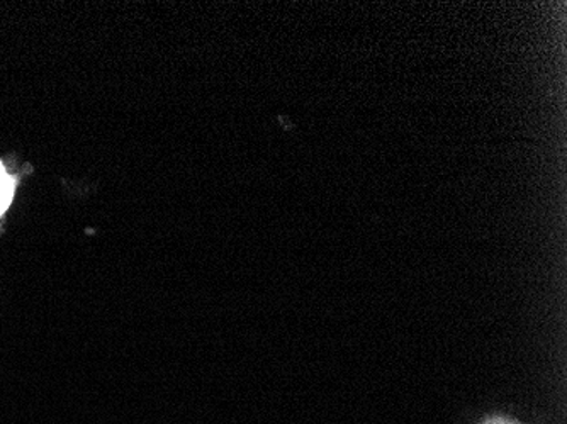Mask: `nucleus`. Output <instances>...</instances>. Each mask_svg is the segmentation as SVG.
I'll return each mask as SVG.
<instances>
[{"instance_id":"1","label":"nucleus","mask_w":567,"mask_h":424,"mask_svg":"<svg viewBox=\"0 0 567 424\" xmlns=\"http://www.w3.org/2000/svg\"><path fill=\"white\" fill-rule=\"evenodd\" d=\"M14 189V178L6 172L4 165L0 164V216H4L8 207L11 206Z\"/></svg>"}]
</instances>
